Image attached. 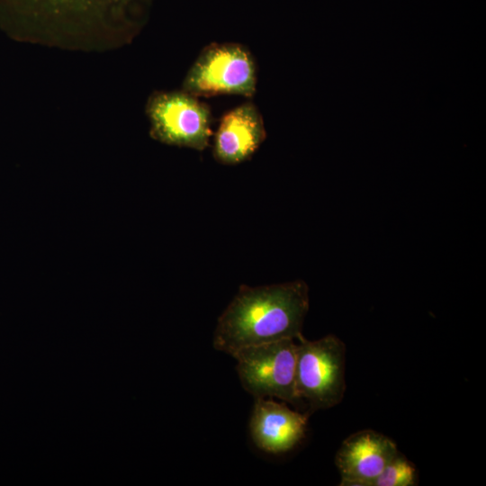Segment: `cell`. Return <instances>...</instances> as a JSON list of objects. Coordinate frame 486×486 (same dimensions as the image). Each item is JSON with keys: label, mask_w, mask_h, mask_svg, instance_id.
<instances>
[{"label": "cell", "mask_w": 486, "mask_h": 486, "mask_svg": "<svg viewBox=\"0 0 486 486\" xmlns=\"http://www.w3.org/2000/svg\"><path fill=\"white\" fill-rule=\"evenodd\" d=\"M396 444L383 434L364 429L347 436L338 448L335 463L341 486H373L398 452Z\"/></svg>", "instance_id": "7"}, {"label": "cell", "mask_w": 486, "mask_h": 486, "mask_svg": "<svg viewBox=\"0 0 486 486\" xmlns=\"http://www.w3.org/2000/svg\"><path fill=\"white\" fill-rule=\"evenodd\" d=\"M266 137L262 114L252 102L228 111L214 135L212 154L222 165L233 166L248 160Z\"/></svg>", "instance_id": "8"}, {"label": "cell", "mask_w": 486, "mask_h": 486, "mask_svg": "<svg viewBox=\"0 0 486 486\" xmlns=\"http://www.w3.org/2000/svg\"><path fill=\"white\" fill-rule=\"evenodd\" d=\"M232 356L237 361L236 370L242 387L255 399L276 398L297 404L294 339L246 346Z\"/></svg>", "instance_id": "4"}, {"label": "cell", "mask_w": 486, "mask_h": 486, "mask_svg": "<svg viewBox=\"0 0 486 486\" xmlns=\"http://www.w3.org/2000/svg\"><path fill=\"white\" fill-rule=\"evenodd\" d=\"M418 483L416 466L398 451L376 478L373 486H414Z\"/></svg>", "instance_id": "10"}, {"label": "cell", "mask_w": 486, "mask_h": 486, "mask_svg": "<svg viewBox=\"0 0 486 486\" xmlns=\"http://www.w3.org/2000/svg\"><path fill=\"white\" fill-rule=\"evenodd\" d=\"M257 84L250 50L235 42L206 46L187 71L182 90L198 98L220 94L252 97Z\"/></svg>", "instance_id": "3"}, {"label": "cell", "mask_w": 486, "mask_h": 486, "mask_svg": "<svg viewBox=\"0 0 486 486\" xmlns=\"http://www.w3.org/2000/svg\"><path fill=\"white\" fill-rule=\"evenodd\" d=\"M297 339V403H306L310 415L339 404L346 391L345 344L331 334L312 341L302 335Z\"/></svg>", "instance_id": "2"}, {"label": "cell", "mask_w": 486, "mask_h": 486, "mask_svg": "<svg viewBox=\"0 0 486 486\" xmlns=\"http://www.w3.org/2000/svg\"><path fill=\"white\" fill-rule=\"evenodd\" d=\"M309 302V288L302 280L243 284L218 319L213 347L232 356L246 346L297 339L302 335Z\"/></svg>", "instance_id": "1"}, {"label": "cell", "mask_w": 486, "mask_h": 486, "mask_svg": "<svg viewBox=\"0 0 486 486\" xmlns=\"http://www.w3.org/2000/svg\"><path fill=\"white\" fill-rule=\"evenodd\" d=\"M153 0H25L28 13L40 24L113 25L136 28Z\"/></svg>", "instance_id": "6"}, {"label": "cell", "mask_w": 486, "mask_h": 486, "mask_svg": "<svg viewBox=\"0 0 486 486\" xmlns=\"http://www.w3.org/2000/svg\"><path fill=\"white\" fill-rule=\"evenodd\" d=\"M249 431L255 445L270 454L292 449L304 437L308 412L291 410L284 402L271 398L255 399Z\"/></svg>", "instance_id": "9"}, {"label": "cell", "mask_w": 486, "mask_h": 486, "mask_svg": "<svg viewBox=\"0 0 486 486\" xmlns=\"http://www.w3.org/2000/svg\"><path fill=\"white\" fill-rule=\"evenodd\" d=\"M152 136L170 145L202 151L212 135L209 105L183 90L158 93L147 105Z\"/></svg>", "instance_id": "5"}]
</instances>
